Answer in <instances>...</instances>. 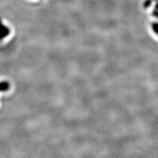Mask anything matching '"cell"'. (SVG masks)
<instances>
[{
    "label": "cell",
    "instance_id": "1",
    "mask_svg": "<svg viewBox=\"0 0 158 158\" xmlns=\"http://www.w3.org/2000/svg\"><path fill=\"white\" fill-rule=\"evenodd\" d=\"M9 34L10 30L6 25H4L0 19V40L7 37Z\"/></svg>",
    "mask_w": 158,
    "mask_h": 158
},
{
    "label": "cell",
    "instance_id": "2",
    "mask_svg": "<svg viewBox=\"0 0 158 158\" xmlns=\"http://www.w3.org/2000/svg\"><path fill=\"white\" fill-rule=\"evenodd\" d=\"M9 88V85L7 82H0V91L1 92L7 91Z\"/></svg>",
    "mask_w": 158,
    "mask_h": 158
}]
</instances>
